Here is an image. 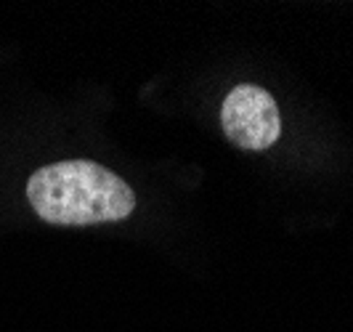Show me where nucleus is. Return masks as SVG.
Segmentation results:
<instances>
[{"label":"nucleus","instance_id":"obj_1","mask_svg":"<svg viewBox=\"0 0 353 332\" xmlns=\"http://www.w3.org/2000/svg\"><path fill=\"white\" fill-rule=\"evenodd\" d=\"M27 199L53 226L114 224L136 210V194L125 178L93 159H61L37 168L27 181Z\"/></svg>","mask_w":353,"mask_h":332},{"label":"nucleus","instance_id":"obj_2","mask_svg":"<svg viewBox=\"0 0 353 332\" xmlns=\"http://www.w3.org/2000/svg\"><path fill=\"white\" fill-rule=\"evenodd\" d=\"M223 133L231 144L248 152L274 146L282 136V115L274 96L261 86H236L226 93L221 109Z\"/></svg>","mask_w":353,"mask_h":332}]
</instances>
